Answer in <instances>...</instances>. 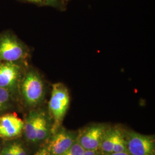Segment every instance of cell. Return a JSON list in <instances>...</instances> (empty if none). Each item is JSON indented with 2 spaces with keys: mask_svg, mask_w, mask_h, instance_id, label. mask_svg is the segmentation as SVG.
<instances>
[{
  "mask_svg": "<svg viewBox=\"0 0 155 155\" xmlns=\"http://www.w3.org/2000/svg\"><path fill=\"white\" fill-rule=\"evenodd\" d=\"M70 102V95L66 87L61 83L54 84L48 105L50 114L54 120L52 128L53 134L60 129L68 110Z\"/></svg>",
  "mask_w": 155,
  "mask_h": 155,
  "instance_id": "obj_1",
  "label": "cell"
},
{
  "mask_svg": "<svg viewBox=\"0 0 155 155\" xmlns=\"http://www.w3.org/2000/svg\"><path fill=\"white\" fill-rule=\"evenodd\" d=\"M28 56L27 47L11 31L0 33V61L18 63Z\"/></svg>",
  "mask_w": 155,
  "mask_h": 155,
  "instance_id": "obj_2",
  "label": "cell"
},
{
  "mask_svg": "<svg viewBox=\"0 0 155 155\" xmlns=\"http://www.w3.org/2000/svg\"><path fill=\"white\" fill-rule=\"evenodd\" d=\"M22 94L25 102L31 106L40 104L44 98L45 86L39 74L31 70L28 71L22 81Z\"/></svg>",
  "mask_w": 155,
  "mask_h": 155,
  "instance_id": "obj_3",
  "label": "cell"
},
{
  "mask_svg": "<svg viewBox=\"0 0 155 155\" xmlns=\"http://www.w3.org/2000/svg\"><path fill=\"white\" fill-rule=\"evenodd\" d=\"M127 152L131 155H155V139L136 132L128 133Z\"/></svg>",
  "mask_w": 155,
  "mask_h": 155,
  "instance_id": "obj_4",
  "label": "cell"
},
{
  "mask_svg": "<svg viewBox=\"0 0 155 155\" xmlns=\"http://www.w3.org/2000/svg\"><path fill=\"white\" fill-rule=\"evenodd\" d=\"M77 133L66 129H59L54 134L52 139L47 150L50 155H61L69 150L78 138Z\"/></svg>",
  "mask_w": 155,
  "mask_h": 155,
  "instance_id": "obj_5",
  "label": "cell"
},
{
  "mask_svg": "<svg viewBox=\"0 0 155 155\" xmlns=\"http://www.w3.org/2000/svg\"><path fill=\"white\" fill-rule=\"evenodd\" d=\"M106 130L102 124L92 125L78 135L77 141L84 150H96L100 148Z\"/></svg>",
  "mask_w": 155,
  "mask_h": 155,
  "instance_id": "obj_6",
  "label": "cell"
},
{
  "mask_svg": "<svg viewBox=\"0 0 155 155\" xmlns=\"http://www.w3.org/2000/svg\"><path fill=\"white\" fill-rule=\"evenodd\" d=\"M18 63L0 61V87L9 91L16 88L21 73Z\"/></svg>",
  "mask_w": 155,
  "mask_h": 155,
  "instance_id": "obj_7",
  "label": "cell"
},
{
  "mask_svg": "<svg viewBox=\"0 0 155 155\" xmlns=\"http://www.w3.org/2000/svg\"><path fill=\"white\" fill-rule=\"evenodd\" d=\"M24 122L15 113H7L0 116V137L14 139L21 135Z\"/></svg>",
  "mask_w": 155,
  "mask_h": 155,
  "instance_id": "obj_8",
  "label": "cell"
},
{
  "mask_svg": "<svg viewBox=\"0 0 155 155\" xmlns=\"http://www.w3.org/2000/svg\"><path fill=\"white\" fill-rule=\"evenodd\" d=\"M39 113L33 111L29 114L24 122V131L26 138L32 142L36 141V127Z\"/></svg>",
  "mask_w": 155,
  "mask_h": 155,
  "instance_id": "obj_9",
  "label": "cell"
},
{
  "mask_svg": "<svg viewBox=\"0 0 155 155\" xmlns=\"http://www.w3.org/2000/svg\"><path fill=\"white\" fill-rule=\"evenodd\" d=\"M116 130L117 129H110L107 130H106L102 138L100 148L104 152L107 153V154L113 152V146L116 139Z\"/></svg>",
  "mask_w": 155,
  "mask_h": 155,
  "instance_id": "obj_10",
  "label": "cell"
},
{
  "mask_svg": "<svg viewBox=\"0 0 155 155\" xmlns=\"http://www.w3.org/2000/svg\"><path fill=\"white\" fill-rule=\"evenodd\" d=\"M48 125L45 117L44 114L39 113L36 132V141L45 140L48 134Z\"/></svg>",
  "mask_w": 155,
  "mask_h": 155,
  "instance_id": "obj_11",
  "label": "cell"
},
{
  "mask_svg": "<svg viewBox=\"0 0 155 155\" xmlns=\"http://www.w3.org/2000/svg\"><path fill=\"white\" fill-rule=\"evenodd\" d=\"M127 152V142L124 138L120 130L117 129L116 135L114 144L113 146V152L118 153V152Z\"/></svg>",
  "mask_w": 155,
  "mask_h": 155,
  "instance_id": "obj_12",
  "label": "cell"
},
{
  "mask_svg": "<svg viewBox=\"0 0 155 155\" xmlns=\"http://www.w3.org/2000/svg\"><path fill=\"white\" fill-rule=\"evenodd\" d=\"M10 91L0 87V111L5 109L9 105L11 99Z\"/></svg>",
  "mask_w": 155,
  "mask_h": 155,
  "instance_id": "obj_13",
  "label": "cell"
},
{
  "mask_svg": "<svg viewBox=\"0 0 155 155\" xmlns=\"http://www.w3.org/2000/svg\"><path fill=\"white\" fill-rule=\"evenodd\" d=\"M84 150H85L79 144L77 140L75 144L69 150L61 155H83Z\"/></svg>",
  "mask_w": 155,
  "mask_h": 155,
  "instance_id": "obj_14",
  "label": "cell"
},
{
  "mask_svg": "<svg viewBox=\"0 0 155 155\" xmlns=\"http://www.w3.org/2000/svg\"><path fill=\"white\" fill-rule=\"evenodd\" d=\"M22 1L41 6H52V7H58L59 5V2L58 0H22Z\"/></svg>",
  "mask_w": 155,
  "mask_h": 155,
  "instance_id": "obj_15",
  "label": "cell"
},
{
  "mask_svg": "<svg viewBox=\"0 0 155 155\" xmlns=\"http://www.w3.org/2000/svg\"><path fill=\"white\" fill-rule=\"evenodd\" d=\"M12 146L13 148L14 155H27L25 150L21 144L15 143L12 144Z\"/></svg>",
  "mask_w": 155,
  "mask_h": 155,
  "instance_id": "obj_16",
  "label": "cell"
},
{
  "mask_svg": "<svg viewBox=\"0 0 155 155\" xmlns=\"http://www.w3.org/2000/svg\"><path fill=\"white\" fill-rule=\"evenodd\" d=\"M1 155H14L13 148L12 145L4 148L1 151Z\"/></svg>",
  "mask_w": 155,
  "mask_h": 155,
  "instance_id": "obj_17",
  "label": "cell"
},
{
  "mask_svg": "<svg viewBox=\"0 0 155 155\" xmlns=\"http://www.w3.org/2000/svg\"><path fill=\"white\" fill-rule=\"evenodd\" d=\"M35 155H50L48 150L46 148L42 149L38 151Z\"/></svg>",
  "mask_w": 155,
  "mask_h": 155,
  "instance_id": "obj_18",
  "label": "cell"
},
{
  "mask_svg": "<svg viewBox=\"0 0 155 155\" xmlns=\"http://www.w3.org/2000/svg\"><path fill=\"white\" fill-rule=\"evenodd\" d=\"M83 155H97L95 150H85Z\"/></svg>",
  "mask_w": 155,
  "mask_h": 155,
  "instance_id": "obj_19",
  "label": "cell"
},
{
  "mask_svg": "<svg viewBox=\"0 0 155 155\" xmlns=\"http://www.w3.org/2000/svg\"><path fill=\"white\" fill-rule=\"evenodd\" d=\"M107 155H129V154L127 152H118V153L112 152L110 153H108Z\"/></svg>",
  "mask_w": 155,
  "mask_h": 155,
  "instance_id": "obj_20",
  "label": "cell"
},
{
  "mask_svg": "<svg viewBox=\"0 0 155 155\" xmlns=\"http://www.w3.org/2000/svg\"><path fill=\"white\" fill-rule=\"evenodd\" d=\"M0 150H1V147H0Z\"/></svg>",
  "mask_w": 155,
  "mask_h": 155,
  "instance_id": "obj_21",
  "label": "cell"
}]
</instances>
